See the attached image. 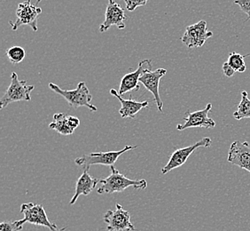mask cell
<instances>
[{"label": "cell", "mask_w": 250, "mask_h": 231, "mask_svg": "<svg viewBox=\"0 0 250 231\" xmlns=\"http://www.w3.org/2000/svg\"><path fill=\"white\" fill-rule=\"evenodd\" d=\"M249 56H250V53H248V54H246V55H244V58L249 57Z\"/></svg>", "instance_id": "obj_26"}, {"label": "cell", "mask_w": 250, "mask_h": 231, "mask_svg": "<svg viewBox=\"0 0 250 231\" xmlns=\"http://www.w3.org/2000/svg\"><path fill=\"white\" fill-rule=\"evenodd\" d=\"M227 63L237 72H245L247 69L244 56L240 53H234V52L230 53Z\"/></svg>", "instance_id": "obj_19"}, {"label": "cell", "mask_w": 250, "mask_h": 231, "mask_svg": "<svg viewBox=\"0 0 250 231\" xmlns=\"http://www.w3.org/2000/svg\"><path fill=\"white\" fill-rule=\"evenodd\" d=\"M137 148L138 146H125L124 149L116 150V151L113 150V151H106V152H93L91 154L83 155L80 158H77L75 160V163L77 165L83 166L84 169H88V170L94 164L112 166L116 164V161L118 160L121 155Z\"/></svg>", "instance_id": "obj_4"}, {"label": "cell", "mask_w": 250, "mask_h": 231, "mask_svg": "<svg viewBox=\"0 0 250 231\" xmlns=\"http://www.w3.org/2000/svg\"><path fill=\"white\" fill-rule=\"evenodd\" d=\"M65 231V229H62V230H61V231Z\"/></svg>", "instance_id": "obj_27"}, {"label": "cell", "mask_w": 250, "mask_h": 231, "mask_svg": "<svg viewBox=\"0 0 250 231\" xmlns=\"http://www.w3.org/2000/svg\"><path fill=\"white\" fill-rule=\"evenodd\" d=\"M49 88L59 95L62 96L67 101L68 105L74 109L86 107L91 111H98V108L92 103V95L85 82L78 83L77 88L74 90H64L53 83H49Z\"/></svg>", "instance_id": "obj_2"}, {"label": "cell", "mask_w": 250, "mask_h": 231, "mask_svg": "<svg viewBox=\"0 0 250 231\" xmlns=\"http://www.w3.org/2000/svg\"><path fill=\"white\" fill-rule=\"evenodd\" d=\"M166 73H167V69H165L164 68H159L156 70H151L145 73L144 75L141 76L140 78V83L146 87L147 91L153 93L154 101L160 112H162L164 110V102L160 96L159 86H160L161 78L164 77L166 75Z\"/></svg>", "instance_id": "obj_13"}, {"label": "cell", "mask_w": 250, "mask_h": 231, "mask_svg": "<svg viewBox=\"0 0 250 231\" xmlns=\"http://www.w3.org/2000/svg\"><path fill=\"white\" fill-rule=\"evenodd\" d=\"M152 61L146 59L140 61L137 69L132 72L128 73L124 76L121 80L120 87H119V94L123 96L126 92L131 91H138L140 87L139 85L140 78L143 76L145 73L152 70Z\"/></svg>", "instance_id": "obj_11"}, {"label": "cell", "mask_w": 250, "mask_h": 231, "mask_svg": "<svg viewBox=\"0 0 250 231\" xmlns=\"http://www.w3.org/2000/svg\"><path fill=\"white\" fill-rule=\"evenodd\" d=\"M248 92H241V100L238 110L233 113V117L236 120H241L243 118H250V100Z\"/></svg>", "instance_id": "obj_18"}, {"label": "cell", "mask_w": 250, "mask_h": 231, "mask_svg": "<svg viewBox=\"0 0 250 231\" xmlns=\"http://www.w3.org/2000/svg\"><path fill=\"white\" fill-rule=\"evenodd\" d=\"M126 9L129 12L134 11L136 8L140 6H144L146 5L148 0H125Z\"/></svg>", "instance_id": "obj_22"}, {"label": "cell", "mask_w": 250, "mask_h": 231, "mask_svg": "<svg viewBox=\"0 0 250 231\" xmlns=\"http://www.w3.org/2000/svg\"><path fill=\"white\" fill-rule=\"evenodd\" d=\"M236 5H239L241 7V11H243V13H245L248 15V18L246 20V22L250 20V0H235L234 1Z\"/></svg>", "instance_id": "obj_23"}, {"label": "cell", "mask_w": 250, "mask_h": 231, "mask_svg": "<svg viewBox=\"0 0 250 231\" xmlns=\"http://www.w3.org/2000/svg\"><path fill=\"white\" fill-rule=\"evenodd\" d=\"M211 103H208L207 106L205 107L202 111H188L186 113V116L184 119L186 123L181 125H177V129L179 131L186 130L188 128H193V127H204V128H214L216 126V122L208 117V113L211 111Z\"/></svg>", "instance_id": "obj_10"}, {"label": "cell", "mask_w": 250, "mask_h": 231, "mask_svg": "<svg viewBox=\"0 0 250 231\" xmlns=\"http://www.w3.org/2000/svg\"><path fill=\"white\" fill-rule=\"evenodd\" d=\"M49 128L56 131L60 135H71L74 131L68 124V115L65 113H57L53 115V120L50 123Z\"/></svg>", "instance_id": "obj_17"}, {"label": "cell", "mask_w": 250, "mask_h": 231, "mask_svg": "<svg viewBox=\"0 0 250 231\" xmlns=\"http://www.w3.org/2000/svg\"><path fill=\"white\" fill-rule=\"evenodd\" d=\"M110 93L120 101L121 109L119 111V114L123 118L133 119L135 118V116L137 115L140 111H142L143 109L148 106V104H149L148 101H137L132 99L125 100L115 89H111Z\"/></svg>", "instance_id": "obj_15"}, {"label": "cell", "mask_w": 250, "mask_h": 231, "mask_svg": "<svg viewBox=\"0 0 250 231\" xmlns=\"http://www.w3.org/2000/svg\"><path fill=\"white\" fill-rule=\"evenodd\" d=\"M212 140L210 138L208 137H205L202 138L200 140H198L197 142H195L194 144L188 146L186 148H182V149H178L175 150L173 153L170 156V158L168 159V163L164 166V168L162 169V173L163 174H166L168 172L172 171L173 169L178 168L181 165H183L188 158L198 148L201 147H204V148H208L211 145Z\"/></svg>", "instance_id": "obj_8"}, {"label": "cell", "mask_w": 250, "mask_h": 231, "mask_svg": "<svg viewBox=\"0 0 250 231\" xmlns=\"http://www.w3.org/2000/svg\"><path fill=\"white\" fill-rule=\"evenodd\" d=\"M127 19L125 10L121 7L115 0H108L106 5L105 20L100 26V32L103 33L110 29L112 26H116L118 29L125 28V21Z\"/></svg>", "instance_id": "obj_12"}, {"label": "cell", "mask_w": 250, "mask_h": 231, "mask_svg": "<svg viewBox=\"0 0 250 231\" xmlns=\"http://www.w3.org/2000/svg\"><path fill=\"white\" fill-rule=\"evenodd\" d=\"M6 56L13 64H18L24 60L26 52L22 47L15 46L6 50Z\"/></svg>", "instance_id": "obj_20"}, {"label": "cell", "mask_w": 250, "mask_h": 231, "mask_svg": "<svg viewBox=\"0 0 250 231\" xmlns=\"http://www.w3.org/2000/svg\"><path fill=\"white\" fill-rule=\"evenodd\" d=\"M23 230V227L20 226L18 221L4 222L0 224V231H20Z\"/></svg>", "instance_id": "obj_21"}, {"label": "cell", "mask_w": 250, "mask_h": 231, "mask_svg": "<svg viewBox=\"0 0 250 231\" xmlns=\"http://www.w3.org/2000/svg\"><path fill=\"white\" fill-rule=\"evenodd\" d=\"M104 222L108 231H136L130 222V214L120 204H116L115 210H108L104 214Z\"/></svg>", "instance_id": "obj_7"}, {"label": "cell", "mask_w": 250, "mask_h": 231, "mask_svg": "<svg viewBox=\"0 0 250 231\" xmlns=\"http://www.w3.org/2000/svg\"><path fill=\"white\" fill-rule=\"evenodd\" d=\"M68 124H69L73 130H76L77 127L80 125V120L77 116H68Z\"/></svg>", "instance_id": "obj_25"}, {"label": "cell", "mask_w": 250, "mask_h": 231, "mask_svg": "<svg viewBox=\"0 0 250 231\" xmlns=\"http://www.w3.org/2000/svg\"><path fill=\"white\" fill-rule=\"evenodd\" d=\"M34 88L35 87L29 86L27 81L20 80L17 73H12L11 84L0 101V109L3 110L13 102L30 101V93Z\"/></svg>", "instance_id": "obj_3"}, {"label": "cell", "mask_w": 250, "mask_h": 231, "mask_svg": "<svg viewBox=\"0 0 250 231\" xmlns=\"http://www.w3.org/2000/svg\"><path fill=\"white\" fill-rule=\"evenodd\" d=\"M100 181L101 180L91 176V174L88 173V169H84L82 175L77 180L76 191L69 204L74 205L77 202V198H79L81 195L88 196L94 188H96L97 184L100 183Z\"/></svg>", "instance_id": "obj_16"}, {"label": "cell", "mask_w": 250, "mask_h": 231, "mask_svg": "<svg viewBox=\"0 0 250 231\" xmlns=\"http://www.w3.org/2000/svg\"><path fill=\"white\" fill-rule=\"evenodd\" d=\"M222 69H223V72H224V74L226 75V77H232V76L234 75V73H235V70H234V69H232V68L228 64L227 62L223 64Z\"/></svg>", "instance_id": "obj_24"}, {"label": "cell", "mask_w": 250, "mask_h": 231, "mask_svg": "<svg viewBox=\"0 0 250 231\" xmlns=\"http://www.w3.org/2000/svg\"><path fill=\"white\" fill-rule=\"evenodd\" d=\"M228 162L250 173V145L248 141L235 140L228 151Z\"/></svg>", "instance_id": "obj_14"}, {"label": "cell", "mask_w": 250, "mask_h": 231, "mask_svg": "<svg viewBox=\"0 0 250 231\" xmlns=\"http://www.w3.org/2000/svg\"><path fill=\"white\" fill-rule=\"evenodd\" d=\"M111 173L106 178L101 179L100 183L101 186L98 188V194H113L123 192L130 187L136 189H146L147 188V182L146 180H130L125 177L124 174L115 168L114 165L110 166Z\"/></svg>", "instance_id": "obj_1"}, {"label": "cell", "mask_w": 250, "mask_h": 231, "mask_svg": "<svg viewBox=\"0 0 250 231\" xmlns=\"http://www.w3.org/2000/svg\"><path fill=\"white\" fill-rule=\"evenodd\" d=\"M21 212L23 213L24 218L18 221L20 226L23 227L24 223L29 222L34 225L46 227L50 229L51 231H61V230H59L58 227L49 221L44 208L41 205L34 203L22 204L21 207Z\"/></svg>", "instance_id": "obj_5"}, {"label": "cell", "mask_w": 250, "mask_h": 231, "mask_svg": "<svg viewBox=\"0 0 250 231\" xmlns=\"http://www.w3.org/2000/svg\"><path fill=\"white\" fill-rule=\"evenodd\" d=\"M212 36L213 32L208 30L207 22L200 21L195 24L187 27L181 40L188 48H197L202 47L207 39L211 38Z\"/></svg>", "instance_id": "obj_9"}, {"label": "cell", "mask_w": 250, "mask_h": 231, "mask_svg": "<svg viewBox=\"0 0 250 231\" xmlns=\"http://www.w3.org/2000/svg\"><path fill=\"white\" fill-rule=\"evenodd\" d=\"M42 14V9L32 4L30 0H27L18 5L15 12L17 20L15 23L10 21L9 23L13 30H17L22 25H28L34 32L38 31V20L39 15Z\"/></svg>", "instance_id": "obj_6"}]
</instances>
